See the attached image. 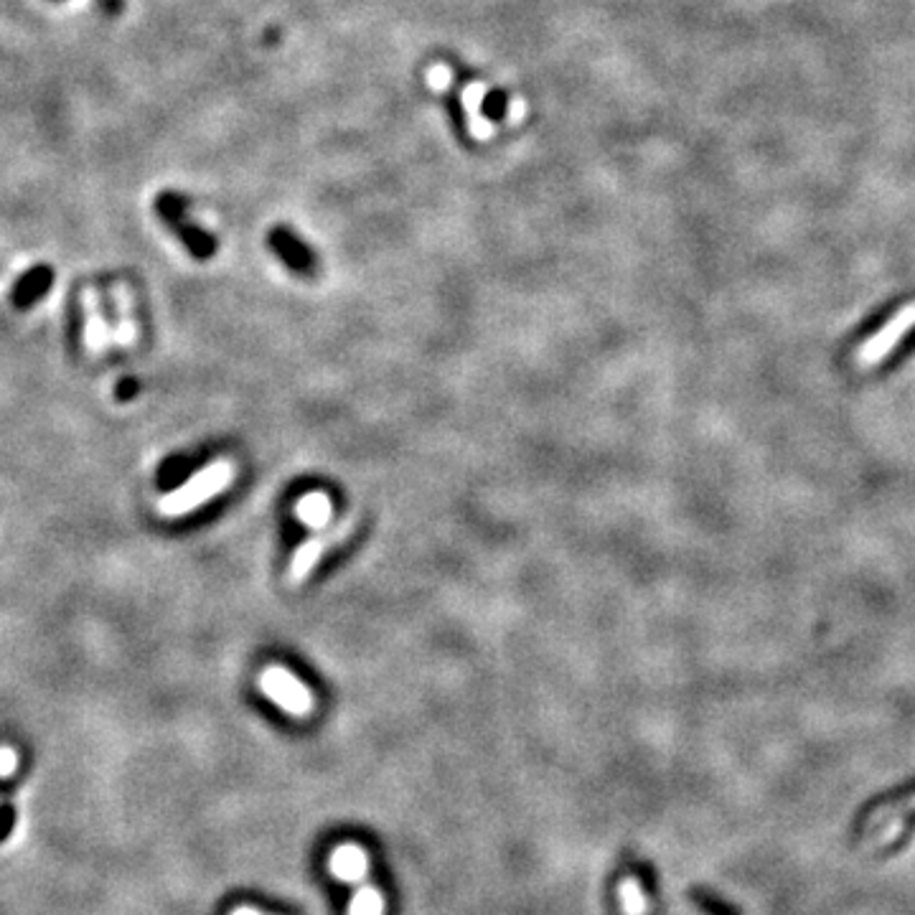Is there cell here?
<instances>
[{
  "label": "cell",
  "mask_w": 915,
  "mask_h": 915,
  "mask_svg": "<svg viewBox=\"0 0 915 915\" xmlns=\"http://www.w3.org/2000/svg\"><path fill=\"white\" fill-rule=\"evenodd\" d=\"M16 753L11 748H0V778H8L13 771H16Z\"/></svg>",
  "instance_id": "16"
},
{
  "label": "cell",
  "mask_w": 915,
  "mask_h": 915,
  "mask_svg": "<svg viewBox=\"0 0 915 915\" xmlns=\"http://www.w3.org/2000/svg\"><path fill=\"white\" fill-rule=\"evenodd\" d=\"M328 865L341 882H364L369 875V857L359 844H341L333 849Z\"/></svg>",
  "instance_id": "8"
},
{
  "label": "cell",
  "mask_w": 915,
  "mask_h": 915,
  "mask_svg": "<svg viewBox=\"0 0 915 915\" xmlns=\"http://www.w3.org/2000/svg\"><path fill=\"white\" fill-rule=\"evenodd\" d=\"M509 107H511L509 92H506L504 87H491L481 100V115H483V120H488L491 125H501V122L506 120V115H509Z\"/></svg>",
  "instance_id": "13"
},
{
  "label": "cell",
  "mask_w": 915,
  "mask_h": 915,
  "mask_svg": "<svg viewBox=\"0 0 915 915\" xmlns=\"http://www.w3.org/2000/svg\"><path fill=\"white\" fill-rule=\"evenodd\" d=\"M443 110L448 115L450 122V133L455 135V140L461 145H473V135H471V120H468L466 105H463L461 92L455 87H450L448 92H443Z\"/></svg>",
  "instance_id": "12"
},
{
  "label": "cell",
  "mask_w": 915,
  "mask_h": 915,
  "mask_svg": "<svg viewBox=\"0 0 915 915\" xmlns=\"http://www.w3.org/2000/svg\"><path fill=\"white\" fill-rule=\"evenodd\" d=\"M331 514V496L323 494V491H311V494H305L303 499H298V504H295V516H298L305 527L323 529L331 522Z\"/></svg>",
  "instance_id": "11"
},
{
  "label": "cell",
  "mask_w": 915,
  "mask_h": 915,
  "mask_svg": "<svg viewBox=\"0 0 915 915\" xmlns=\"http://www.w3.org/2000/svg\"><path fill=\"white\" fill-rule=\"evenodd\" d=\"M234 476H237V468L229 458H219L211 466H206L204 471H199L196 476H191L189 481L178 486L176 491H171L168 496H163L158 501V511L163 516H186L191 511L199 509L201 504H209L214 496H219L222 491H227L232 486Z\"/></svg>",
  "instance_id": "2"
},
{
  "label": "cell",
  "mask_w": 915,
  "mask_h": 915,
  "mask_svg": "<svg viewBox=\"0 0 915 915\" xmlns=\"http://www.w3.org/2000/svg\"><path fill=\"white\" fill-rule=\"evenodd\" d=\"M135 394V382H120V389H117V397H122V400H128V397H133Z\"/></svg>",
  "instance_id": "18"
},
{
  "label": "cell",
  "mask_w": 915,
  "mask_h": 915,
  "mask_svg": "<svg viewBox=\"0 0 915 915\" xmlns=\"http://www.w3.org/2000/svg\"><path fill=\"white\" fill-rule=\"evenodd\" d=\"M51 283H54V270L49 265H36L21 275V280L13 288V303L18 308H28V305H34L41 295L49 293Z\"/></svg>",
  "instance_id": "9"
},
{
  "label": "cell",
  "mask_w": 915,
  "mask_h": 915,
  "mask_svg": "<svg viewBox=\"0 0 915 915\" xmlns=\"http://www.w3.org/2000/svg\"><path fill=\"white\" fill-rule=\"evenodd\" d=\"M267 244H270V250L285 262L293 272L298 275H313L318 267L316 255L303 239L298 237L295 232H290L285 224H278V227H272L270 234H267Z\"/></svg>",
  "instance_id": "6"
},
{
  "label": "cell",
  "mask_w": 915,
  "mask_h": 915,
  "mask_svg": "<svg viewBox=\"0 0 915 915\" xmlns=\"http://www.w3.org/2000/svg\"><path fill=\"white\" fill-rule=\"evenodd\" d=\"M260 689L267 699H272L280 710H285L293 717H308L316 707L311 689L305 687L293 671L285 666L272 664L260 674Z\"/></svg>",
  "instance_id": "4"
},
{
  "label": "cell",
  "mask_w": 915,
  "mask_h": 915,
  "mask_svg": "<svg viewBox=\"0 0 915 915\" xmlns=\"http://www.w3.org/2000/svg\"><path fill=\"white\" fill-rule=\"evenodd\" d=\"M910 333H915V303H905L898 311L885 313L875 326L860 333V339L852 341L849 346L852 369H865V372L877 369L900 349Z\"/></svg>",
  "instance_id": "1"
},
{
  "label": "cell",
  "mask_w": 915,
  "mask_h": 915,
  "mask_svg": "<svg viewBox=\"0 0 915 915\" xmlns=\"http://www.w3.org/2000/svg\"><path fill=\"white\" fill-rule=\"evenodd\" d=\"M82 308H84V323H87V326H84V344H87V351L92 356L105 354L110 331H107L100 295H97L92 288L82 290Z\"/></svg>",
  "instance_id": "7"
},
{
  "label": "cell",
  "mask_w": 915,
  "mask_h": 915,
  "mask_svg": "<svg viewBox=\"0 0 915 915\" xmlns=\"http://www.w3.org/2000/svg\"><path fill=\"white\" fill-rule=\"evenodd\" d=\"M349 529H351V519H349V522H341L336 529L323 527L321 532L313 534L311 539H305V542L300 544L298 549H295L293 560H290V572H288L290 583H293V585L305 583V580L311 577L313 567H316L318 560L323 557V552H328V547H331V544L341 542V539H344L346 534H349Z\"/></svg>",
  "instance_id": "5"
},
{
  "label": "cell",
  "mask_w": 915,
  "mask_h": 915,
  "mask_svg": "<svg viewBox=\"0 0 915 915\" xmlns=\"http://www.w3.org/2000/svg\"><path fill=\"white\" fill-rule=\"evenodd\" d=\"M349 915H384V898L372 885H361L351 898Z\"/></svg>",
  "instance_id": "14"
},
{
  "label": "cell",
  "mask_w": 915,
  "mask_h": 915,
  "mask_svg": "<svg viewBox=\"0 0 915 915\" xmlns=\"http://www.w3.org/2000/svg\"><path fill=\"white\" fill-rule=\"evenodd\" d=\"M153 209L161 217V222L176 234L183 242V247L196 257V260H209L217 255V237L209 229L199 227L189 217L191 201L178 191H161L153 201Z\"/></svg>",
  "instance_id": "3"
},
{
  "label": "cell",
  "mask_w": 915,
  "mask_h": 915,
  "mask_svg": "<svg viewBox=\"0 0 915 915\" xmlns=\"http://www.w3.org/2000/svg\"><path fill=\"white\" fill-rule=\"evenodd\" d=\"M621 905L626 910V915H646V910H649L644 890H641V885L633 877H626L621 882Z\"/></svg>",
  "instance_id": "15"
},
{
  "label": "cell",
  "mask_w": 915,
  "mask_h": 915,
  "mask_svg": "<svg viewBox=\"0 0 915 915\" xmlns=\"http://www.w3.org/2000/svg\"><path fill=\"white\" fill-rule=\"evenodd\" d=\"M112 298H115V313H117L115 341H117V346H125V349H130V346L135 344V339H138V326H135V318H133V298H130L125 283H117L115 288H112Z\"/></svg>",
  "instance_id": "10"
},
{
  "label": "cell",
  "mask_w": 915,
  "mask_h": 915,
  "mask_svg": "<svg viewBox=\"0 0 915 915\" xmlns=\"http://www.w3.org/2000/svg\"><path fill=\"white\" fill-rule=\"evenodd\" d=\"M51 3H61V0H51Z\"/></svg>",
  "instance_id": "19"
},
{
  "label": "cell",
  "mask_w": 915,
  "mask_h": 915,
  "mask_svg": "<svg viewBox=\"0 0 915 915\" xmlns=\"http://www.w3.org/2000/svg\"><path fill=\"white\" fill-rule=\"evenodd\" d=\"M97 6H100V11L105 13V16L117 18V16H122V13H125L128 3H125V0H97Z\"/></svg>",
  "instance_id": "17"
}]
</instances>
